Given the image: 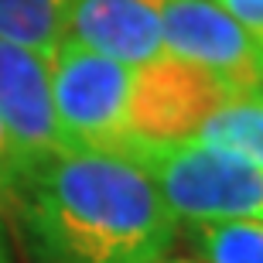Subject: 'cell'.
Here are the masks:
<instances>
[{"label": "cell", "instance_id": "cell-1", "mask_svg": "<svg viewBox=\"0 0 263 263\" xmlns=\"http://www.w3.org/2000/svg\"><path fill=\"white\" fill-rule=\"evenodd\" d=\"M10 215L34 263H157L178 215L130 157L62 147L24 178Z\"/></svg>", "mask_w": 263, "mask_h": 263}, {"label": "cell", "instance_id": "cell-2", "mask_svg": "<svg viewBox=\"0 0 263 263\" xmlns=\"http://www.w3.org/2000/svg\"><path fill=\"white\" fill-rule=\"evenodd\" d=\"M120 154L144 167L178 219L263 222V164L250 157L202 140H181V144L130 140Z\"/></svg>", "mask_w": 263, "mask_h": 263}, {"label": "cell", "instance_id": "cell-3", "mask_svg": "<svg viewBox=\"0 0 263 263\" xmlns=\"http://www.w3.org/2000/svg\"><path fill=\"white\" fill-rule=\"evenodd\" d=\"M134 68L65 38L51 55V103L68 147L120 154L134 140L127 99Z\"/></svg>", "mask_w": 263, "mask_h": 263}, {"label": "cell", "instance_id": "cell-4", "mask_svg": "<svg viewBox=\"0 0 263 263\" xmlns=\"http://www.w3.org/2000/svg\"><path fill=\"white\" fill-rule=\"evenodd\" d=\"M226 99H233V92L215 76L164 51L147 65L134 68L127 130L134 140H144V144L195 140L202 123Z\"/></svg>", "mask_w": 263, "mask_h": 263}, {"label": "cell", "instance_id": "cell-5", "mask_svg": "<svg viewBox=\"0 0 263 263\" xmlns=\"http://www.w3.org/2000/svg\"><path fill=\"white\" fill-rule=\"evenodd\" d=\"M157 17L167 55L205 68L233 96H253L263 79V41L215 0H157Z\"/></svg>", "mask_w": 263, "mask_h": 263}, {"label": "cell", "instance_id": "cell-6", "mask_svg": "<svg viewBox=\"0 0 263 263\" xmlns=\"http://www.w3.org/2000/svg\"><path fill=\"white\" fill-rule=\"evenodd\" d=\"M0 127L24 171H34L65 144L51 103V59L0 38Z\"/></svg>", "mask_w": 263, "mask_h": 263}, {"label": "cell", "instance_id": "cell-7", "mask_svg": "<svg viewBox=\"0 0 263 263\" xmlns=\"http://www.w3.org/2000/svg\"><path fill=\"white\" fill-rule=\"evenodd\" d=\"M65 38L130 68L164 55L157 0H68Z\"/></svg>", "mask_w": 263, "mask_h": 263}, {"label": "cell", "instance_id": "cell-8", "mask_svg": "<svg viewBox=\"0 0 263 263\" xmlns=\"http://www.w3.org/2000/svg\"><path fill=\"white\" fill-rule=\"evenodd\" d=\"M68 0H0V38L55 55L65 41Z\"/></svg>", "mask_w": 263, "mask_h": 263}, {"label": "cell", "instance_id": "cell-9", "mask_svg": "<svg viewBox=\"0 0 263 263\" xmlns=\"http://www.w3.org/2000/svg\"><path fill=\"white\" fill-rule=\"evenodd\" d=\"M195 140L263 164V103L253 96H233L202 123Z\"/></svg>", "mask_w": 263, "mask_h": 263}, {"label": "cell", "instance_id": "cell-10", "mask_svg": "<svg viewBox=\"0 0 263 263\" xmlns=\"http://www.w3.org/2000/svg\"><path fill=\"white\" fill-rule=\"evenodd\" d=\"M192 246L205 263H263V222H192Z\"/></svg>", "mask_w": 263, "mask_h": 263}, {"label": "cell", "instance_id": "cell-11", "mask_svg": "<svg viewBox=\"0 0 263 263\" xmlns=\"http://www.w3.org/2000/svg\"><path fill=\"white\" fill-rule=\"evenodd\" d=\"M24 178H28V171H24L14 144L7 140V134L0 127V212H10L14 209V198H17Z\"/></svg>", "mask_w": 263, "mask_h": 263}, {"label": "cell", "instance_id": "cell-12", "mask_svg": "<svg viewBox=\"0 0 263 263\" xmlns=\"http://www.w3.org/2000/svg\"><path fill=\"white\" fill-rule=\"evenodd\" d=\"M219 7L236 17L256 41H263V0H215Z\"/></svg>", "mask_w": 263, "mask_h": 263}, {"label": "cell", "instance_id": "cell-13", "mask_svg": "<svg viewBox=\"0 0 263 263\" xmlns=\"http://www.w3.org/2000/svg\"><path fill=\"white\" fill-rule=\"evenodd\" d=\"M0 263H10V250H7V229H4V219H0Z\"/></svg>", "mask_w": 263, "mask_h": 263}, {"label": "cell", "instance_id": "cell-14", "mask_svg": "<svg viewBox=\"0 0 263 263\" xmlns=\"http://www.w3.org/2000/svg\"><path fill=\"white\" fill-rule=\"evenodd\" d=\"M253 99H260V103H263V79H260V86L253 89Z\"/></svg>", "mask_w": 263, "mask_h": 263}, {"label": "cell", "instance_id": "cell-15", "mask_svg": "<svg viewBox=\"0 0 263 263\" xmlns=\"http://www.w3.org/2000/svg\"><path fill=\"white\" fill-rule=\"evenodd\" d=\"M157 263H202V260H157Z\"/></svg>", "mask_w": 263, "mask_h": 263}]
</instances>
